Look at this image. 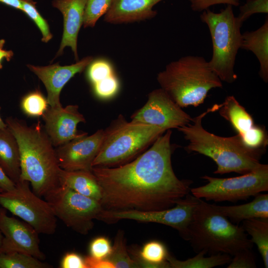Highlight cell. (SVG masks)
Segmentation results:
<instances>
[{
    "mask_svg": "<svg viewBox=\"0 0 268 268\" xmlns=\"http://www.w3.org/2000/svg\"><path fill=\"white\" fill-rule=\"evenodd\" d=\"M171 134L167 130L132 161L114 167H93L103 209L164 210L190 193L193 182L180 180L172 168Z\"/></svg>",
    "mask_w": 268,
    "mask_h": 268,
    "instance_id": "1",
    "label": "cell"
},
{
    "mask_svg": "<svg viewBox=\"0 0 268 268\" xmlns=\"http://www.w3.org/2000/svg\"><path fill=\"white\" fill-rule=\"evenodd\" d=\"M5 123L19 146L20 179L29 182L33 192L40 197L61 186L62 169L44 125L39 121L29 126L11 117L6 119Z\"/></svg>",
    "mask_w": 268,
    "mask_h": 268,
    "instance_id": "2",
    "label": "cell"
},
{
    "mask_svg": "<svg viewBox=\"0 0 268 268\" xmlns=\"http://www.w3.org/2000/svg\"><path fill=\"white\" fill-rule=\"evenodd\" d=\"M221 104L193 118L192 122L178 128L185 138L189 141L186 150L194 151L211 158L217 164L215 174L236 172L248 173L260 167L262 150H255L246 146L237 134L231 137L217 136L205 130L201 122L207 114L218 110Z\"/></svg>",
    "mask_w": 268,
    "mask_h": 268,
    "instance_id": "3",
    "label": "cell"
},
{
    "mask_svg": "<svg viewBox=\"0 0 268 268\" xmlns=\"http://www.w3.org/2000/svg\"><path fill=\"white\" fill-rule=\"evenodd\" d=\"M186 240L196 253L204 250L211 255L221 253L233 256L241 250L251 249L253 245L242 226L233 224L212 204L201 199L188 226Z\"/></svg>",
    "mask_w": 268,
    "mask_h": 268,
    "instance_id": "4",
    "label": "cell"
},
{
    "mask_svg": "<svg viewBox=\"0 0 268 268\" xmlns=\"http://www.w3.org/2000/svg\"><path fill=\"white\" fill-rule=\"evenodd\" d=\"M157 80L181 108L198 106L211 89L223 86L208 62L198 56H186L170 62L157 74Z\"/></svg>",
    "mask_w": 268,
    "mask_h": 268,
    "instance_id": "5",
    "label": "cell"
},
{
    "mask_svg": "<svg viewBox=\"0 0 268 268\" xmlns=\"http://www.w3.org/2000/svg\"><path fill=\"white\" fill-rule=\"evenodd\" d=\"M166 130L150 125L128 122L120 115L104 130L93 167H114L129 162Z\"/></svg>",
    "mask_w": 268,
    "mask_h": 268,
    "instance_id": "6",
    "label": "cell"
},
{
    "mask_svg": "<svg viewBox=\"0 0 268 268\" xmlns=\"http://www.w3.org/2000/svg\"><path fill=\"white\" fill-rule=\"evenodd\" d=\"M201 21L209 29L212 43V56L208 62L221 81L231 83L237 76L234 72L236 58L240 49L241 25L234 15L232 6L227 5L219 12L209 8L202 11Z\"/></svg>",
    "mask_w": 268,
    "mask_h": 268,
    "instance_id": "7",
    "label": "cell"
},
{
    "mask_svg": "<svg viewBox=\"0 0 268 268\" xmlns=\"http://www.w3.org/2000/svg\"><path fill=\"white\" fill-rule=\"evenodd\" d=\"M29 182L20 179L15 188L0 193V206L31 225L39 234L52 235L57 218L49 203L31 190Z\"/></svg>",
    "mask_w": 268,
    "mask_h": 268,
    "instance_id": "8",
    "label": "cell"
},
{
    "mask_svg": "<svg viewBox=\"0 0 268 268\" xmlns=\"http://www.w3.org/2000/svg\"><path fill=\"white\" fill-rule=\"evenodd\" d=\"M207 181L203 186L191 188V194L206 201L234 202L246 200L263 192L268 191V166L263 164L258 168L240 176L218 178L205 175Z\"/></svg>",
    "mask_w": 268,
    "mask_h": 268,
    "instance_id": "9",
    "label": "cell"
},
{
    "mask_svg": "<svg viewBox=\"0 0 268 268\" xmlns=\"http://www.w3.org/2000/svg\"><path fill=\"white\" fill-rule=\"evenodd\" d=\"M44 198L53 209L57 218L68 227L83 235L87 234L94 226L103 208L99 201L60 186Z\"/></svg>",
    "mask_w": 268,
    "mask_h": 268,
    "instance_id": "10",
    "label": "cell"
},
{
    "mask_svg": "<svg viewBox=\"0 0 268 268\" xmlns=\"http://www.w3.org/2000/svg\"><path fill=\"white\" fill-rule=\"evenodd\" d=\"M198 200L199 199L189 194L175 206L164 210L140 211L103 209L97 219L107 223H114L121 219H131L142 222L160 223L176 229L186 240L188 226Z\"/></svg>",
    "mask_w": 268,
    "mask_h": 268,
    "instance_id": "11",
    "label": "cell"
},
{
    "mask_svg": "<svg viewBox=\"0 0 268 268\" xmlns=\"http://www.w3.org/2000/svg\"><path fill=\"white\" fill-rule=\"evenodd\" d=\"M131 118V121L159 127L166 131L187 125L193 119L161 88L151 91L146 103Z\"/></svg>",
    "mask_w": 268,
    "mask_h": 268,
    "instance_id": "12",
    "label": "cell"
},
{
    "mask_svg": "<svg viewBox=\"0 0 268 268\" xmlns=\"http://www.w3.org/2000/svg\"><path fill=\"white\" fill-rule=\"evenodd\" d=\"M0 230L3 235L0 253L17 252L40 260L46 258L40 248L39 233L31 225L7 215L0 206Z\"/></svg>",
    "mask_w": 268,
    "mask_h": 268,
    "instance_id": "13",
    "label": "cell"
},
{
    "mask_svg": "<svg viewBox=\"0 0 268 268\" xmlns=\"http://www.w3.org/2000/svg\"><path fill=\"white\" fill-rule=\"evenodd\" d=\"M77 105L49 106L42 116L45 130L55 147L73 139L87 135V133L78 132L77 125L85 123L84 116L78 110Z\"/></svg>",
    "mask_w": 268,
    "mask_h": 268,
    "instance_id": "14",
    "label": "cell"
},
{
    "mask_svg": "<svg viewBox=\"0 0 268 268\" xmlns=\"http://www.w3.org/2000/svg\"><path fill=\"white\" fill-rule=\"evenodd\" d=\"M104 135L100 129L92 134L73 139L56 147L60 167L67 171H92Z\"/></svg>",
    "mask_w": 268,
    "mask_h": 268,
    "instance_id": "15",
    "label": "cell"
},
{
    "mask_svg": "<svg viewBox=\"0 0 268 268\" xmlns=\"http://www.w3.org/2000/svg\"><path fill=\"white\" fill-rule=\"evenodd\" d=\"M93 60L88 56L68 66L56 64L47 66L28 65L44 84L47 92V100L50 107L62 106L60 100L61 92L66 84L76 73L82 72Z\"/></svg>",
    "mask_w": 268,
    "mask_h": 268,
    "instance_id": "16",
    "label": "cell"
},
{
    "mask_svg": "<svg viewBox=\"0 0 268 268\" xmlns=\"http://www.w3.org/2000/svg\"><path fill=\"white\" fill-rule=\"evenodd\" d=\"M86 0H54L53 7L59 9L64 17V31L57 56L61 55L66 47L71 48L75 59L78 61L77 37L83 23Z\"/></svg>",
    "mask_w": 268,
    "mask_h": 268,
    "instance_id": "17",
    "label": "cell"
},
{
    "mask_svg": "<svg viewBox=\"0 0 268 268\" xmlns=\"http://www.w3.org/2000/svg\"><path fill=\"white\" fill-rule=\"evenodd\" d=\"M163 0H112L104 20L113 24L129 23L152 19L157 12L153 7Z\"/></svg>",
    "mask_w": 268,
    "mask_h": 268,
    "instance_id": "18",
    "label": "cell"
},
{
    "mask_svg": "<svg viewBox=\"0 0 268 268\" xmlns=\"http://www.w3.org/2000/svg\"><path fill=\"white\" fill-rule=\"evenodd\" d=\"M240 49L252 52L258 59L259 74L264 81H268V18L255 31L242 34Z\"/></svg>",
    "mask_w": 268,
    "mask_h": 268,
    "instance_id": "19",
    "label": "cell"
},
{
    "mask_svg": "<svg viewBox=\"0 0 268 268\" xmlns=\"http://www.w3.org/2000/svg\"><path fill=\"white\" fill-rule=\"evenodd\" d=\"M213 207L233 222L239 223L252 218H268V194H258L251 202L240 205Z\"/></svg>",
    "mask_w": 268,
    "mask_h": 268,
    "instance_id": "20",
    "label": "cell"
},
{
    "mask_svg": "<svg viewBox=\"0 0 268 268\" xmlns=\"http://www.w3.org/2000/svg\"><path fill=\"white\" fill-rule=\"evenodd\" d=\"M0 166L15 184L20 178V161L17 140L7 127L0 130Z\"/></svg>",
    "mask_w": 268,
    "mask_h": 268,
    "instance_id": "21",
    "label": "cell"
},
{
    "mask_svg": "<svg viewBox=\"0 0 268 268\" xmlns=\"http://www.w3.org/2000/svg\"><path fill=\"white\" fill-rule=\"evenodd\" d=\"M60 184L83 196L100 201L101 192L100 186L92 171H67L62 169Z\"/></svg>",
    "mask_w": 268,
    "mask_h": 268,
    "instance_id": "22",
    "label": "cell"
},
{
    "mask_svg": "<svg viewBox=\"0 0 268 268\" xmlns=\"http://www.w3.org/2000/svg\"><path fill=\"white\" fill-rule=\"evenodd\" d=\"M218 110L220 115L231 124L240 137L255 126L251 116L233 96H227Z\"/></svg>",
    "mask_w": 268,
    "mask_h": 268,
    "instance_id": "23",
    "label": "cell"
},
{
    "mask_svg": "<svg viewBox=\"0 0 268 268\" xmlns=\"http://www.w3.org/2000/svg\"><path fill=\"white\" fill-rule=\"evenodd\" d=\"M195 257L185 261H181L174 258L169 253L166 260L170 268H212L228 264L231 261L230 255L219 253L205 257L206 252L202 250Z\"/></svg>",
    "mask_w": 268,
    "mask_h": 268,
    "instance_id": "24",
    "label": "cell"
},
{
    "mask_svg": "<svg viewBox=\"0 0 268 268\" xmlns=\"http://www.w3.org/2000/svg\"><path fill=\"white\" fill-rule=\"evenodd\" d=\"M168 253L160 242L152 241L146 243L133 258L140 268H170L166 260Z\"/></svg>",
    "mask_w": 268,
    "mask_h": 268,
    "instance_id": "25",
    "label": "cell"
},
{
    "mask_svg": "<svg viewBox=\"0 0 268 268\" xmlns=\"http://www.w3.org/2000/svg\"><path fill=\"white\" fill-rule=\"evenodd\" d=\"M249 234L261 255L266 268H268V219L252 218L243 221L241 226Z\"/></svg>",
    "mask_w": 268,
    "mask_h": 268,
    "instance_id": "26",
    "label": "cell"
},
{
    "mask_svg": "<svg viewBox=\"0 0 268 268\" xmlns=\"http://www.w3.org/2000/svg\"><path fill=\"white\" fill-rule=\"evenodd\" d=\"M115 268H140L138 264L129 254L124 231L119 230L115 236L110 255L106 259Z\"/></svg>",
    "mask_w": 268,
    "mask_h": 268,
    "instance_id": "27",
    "label": "cell"
},
{
    "mask_svg": "<svg viewBox=\"0 0 268 268\" xmlns=\"http://www.w3.org/2000/svg\"><path fill=\"white\" fill-rule=\"evenodd\" d=\"M34 257L17 252L0 253V268H50Z\"/></svg>",
    "mask_w": 268,
    "mask_h": 268,
    "instance_id": "28",
    "label": "cell"
},
{
    "mask_svg": "<svg viewBox=\"0 0 268 268\" xmlns=\"http://www.w3.org/2000/svg\"><path fill=\"white\" fill-rule=\"evenodd\" d=\"M112 0H86L83 17L84 28L93 27L108 11Z\"/></svg>",
    "mask_w": 268,
    "mask_h": 268,
    "instance_id": "29",
    "label": "cell"
},
{
    "mask_svg": "<svg viewBox=\"0 0 268 268\" xmlns=\"http://www.w3.org/2000/svg\"><path fill=\"white\" fill-rule=\"evenodd\" d=\"M47 98L38 91L26 95L22 99L21 106L25 114L30 116H42L48 108Z\"/></svg>",
    "mask_w": 268,
    "mask_h": 268,
    "instance_id": "30",
    "label": "cell"
},
{
    "mask_svg": "<svg viewBox=\"0 0 268 268\" xmlns=\"http://www.w3.org/2000/svg\"><path fill=\"white\" fill-rule=\"evenodd\" d=\"M21 10L26 13L36 24L42 35V41L47 43L52 38L46 20L41 15L36 8V2L33 0H21Z\"/></svg>",
    "mask_w": 268,
    "mask_h": 268,
    "instance_id": "31",
    "label": "cell"
},
{
    "mask_svg": "<svg viewBox=\"0 0 268 268\" xmlns=\"http://www.w3.org/2000/svg\"><path fill=\"white\" fill-rule=\"evenodd\" d=\"M88 67V77L92 85L115 74L110 62L104 59L93 60Z\"/></svg>",
    "mask_w": 268,
    "mask_h": 268,
    "instance_id": "32",
    "label": "cell"
},
{
    "mask_svg": "<svg viewBox=\"0 0 268 268\" xmlns=\"http://www.w3.org/2000/svg\"><path fill=\"white\" fill-rule=\"evenodd\" d=\"M239 10V14L236 18L242 25L253 14H268V0H246L245 3L240 6Z\"/></svg>",
    "mask_w": 268,
    "mask_h": 268,
    "instance_id": "33",
    "label": "cell"
},
{
    "mask_svg": "<svg viewBox=\"0 0 268 268\" xmlns=\"http://www.w3.org/2000/svg\"><path fill=\"white\" fill-rule=\"evenodd\" d=\"M95 94L101 99H109L114 96L120 87L116 74L93 84Z\"/></svg>",
    "mask_w": 268,
    "mask_h": 268,
    "instance_id": "34",
    "label": "cell"
},
{
    "mask_svg": "<svg viewBox=\"0 0 268 268\" xmlns=\"http://www.w3.org/2000/svg\"><path fill=\"white\" fill-rule=\"evenodd\" d=\"M240 137L246 146L255 150H262L260 148L266 142V135L264 131L261 128L255 126Z\"/></svg>",
    "mask_w": 268,
    "mask_h": 268,
    "instance_id": "35",
    "label": "cell"
},
{
    "mask_svg": "<svg viewBox=\"0 0 268 268\" xmlns=\"http://www.w3.org/2000/svg\"><path fill=\"white\" fill-rule=\"evenodd\" d=\"M112 247L109 240L104 237L94 239L89 245L90 256L98 259H106L110 255Z\"/></svg>",
    "mask_w": 268,
    "mask_h": 268,
    "instance_id": "36",
    "label": "cell"
},
{
    "mask_svg": "<svg viewBox=\"0 0 268 268\" xmlns=\"http://www.w3.org/2000/svg\"><path fill=\"white\" fill-rule=\"evenodd\" d=\"M233 256L227 268H257L255 256L250 249L241 250Z\"/></svg>",
    "mask_w": 268,
    "mask_h": 268,
    "instance_id": "37",
    "label": "cell"
},
{
    "mask_svg": "<svg viewBox=\"0 0 268 268\" xmlns=\"http://www.w3.org/2000/svg\"><path fill=\"white\" fill-rule=\"evenodd\" d=\"M192 10L202 12L209 7L219 4H225L238 6L240 4L239 0H189Z\"/></svg>",
    "mask_w": 268,
    "mask_h": 268,
    "instance_id": "38",
    "label": "cell"
},
{
    "mask_svg": "<svg viewBox=\"0 0 268 268\" xmlns=\"http://www.w3.org/2000/svg\"><path fill=\"white\" fill-rule=\"evenodd\" d=\"M60 266L62 268H86L84 259L74 252L67 253L63 258Z\"/></svg>",
    "mask_w": 268,
    "mask_h": 268,
    "instance_id": "39",
    "label": "cell"
},
{
    "mask_svg": "<svg viewBox=\"0 0 268 268\" xmlns=\"http://www.w3.org/2000/svg\"><path fill=\"white\" fill-rule=\"evenodd\" d=\"M84 261L86 268H115L107 259H98L89 256L85 257Z\"/></svg>",
    "mask_w": 268,
    "mask_h": 268,
    "instance_id": "40",
    "label": "cell"
},
{
    "mask_svg": "<svg viewBox=\"0 0 268 268\" xmlns=\"http://www.w3.org/2000/svg\"><path fill=\"white\" fill-rule=\"evenodd\" d=\"M15 184L6 175L0 166V188L3 191L13 190Z\"/></svg>",
    "mask_w": 268,
    "mask_h": 268,
    "instance_id": "41",
    "label": "cell"
},
{
    "mask_svg": "<svg viewBox=\"0 0 268 268\" xmlns=\"http://www.w3.org/2000/svg\"><path fill=\"white\" fill-rule=\"evenodd\" d=\"M4 44L5 41L0 39V69L2 68V61L5 59L7 61H9L13 56L12 51L4 49Z\"/></svg>",
    "mask_w": 268,
    "mask_h": 268,
    "instance_id": "42",
    "label": "cell"
},
{
    "mask_svg": "<svg viewBox=\"0 0 268 268\" xmlns=\"http://www.w3.org/2000/svg\"><path fill=\"white\" fill-rule=\"evenodd\" d=\"M0 2L14 8L21 10V0H0Z\"/></svg>",
    "mask_w": 268,
    "mask_h": 268,
    "instance_id": "43",
    "label": "cell"
},
{
    "mask_svg": "<svg viewBox=\"0 0 268 268\" xmlns=\"http://www.w3.org/2000/svg\"><path fill=\"white\" fill-rule=\"evenodd\" d=\"M7 125L1 119L0 116V130L6 128Z\"/></svg>",
    "mask_w": 268,
    "mask_h": 268,
    "instance_id": "44",
    "label": "cell"
},
{
    "mask_svg": "<svg viewBox=\"0 0 268 268\" xmlns=\"http://www.w3.org/2000/svg\"><path fill=\"white\" fill-rule=\"evenodd\" d=\"M2 238H3V235L0 230V246H1V243H2Z\"/></svg>",
    "mask_w": 268,
    "mask_h": 268,
    "instance_id": "45",
    "label": "cell"
},
{
    "mask_svg": "<svg viewBox=\"0 0 268 268\" xmlns=\"http://www.w3.org/2000/svg\"><path fill=\"white\" fill-rule=\"evenodd\" d=\"M3 191L1 188H0V192H3Z\"/></svg>",
    "mask_w": 268,
    "mask_h": 268,
    "instance_id": "46",
    "label": "cell"
}]
</instances>
